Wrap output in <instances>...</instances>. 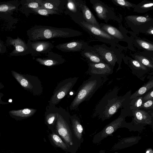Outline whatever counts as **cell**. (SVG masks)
I'll return each instance as SVG.
<instances>
[{
    "label": "cell",
    "mask_w": 153,
    "mask_h": 153,
    "mask_svg": "<svg viewBox=\"0 0 153 153\" xmlns=\"http://www.w3.org/2000/svg\"></svg>",
    "instance_id": "ee69618b"
},
{
    "label": "cell",
    "mask_w": 153,
    "mask_h": 153,
    "mask_svg": "<svg viewBox=\"0 0 153 153\" xmlns=\"http://www.w3.org/2000/svg\"><path fill=\"white\" fill-rule=\"evenodd\" d=\"M70 120L74 134L79 141L82 143L84 141L83 129L80 120L76 114L70 116Z\"/></svg>",
    "instance_id": "44dd1931"
},
{
    "label": "cell",
    "mask_w": 153,
    "mask_h": 153,
    "mask_svg": "<svg viewBox=\"0 0 153 153\" xmlns=\"http://www.w3.org/2000/svg\"><path fill=\"white\" fill-rule=\"evenodd\" d=\"M21 2L22 7L26 9L30 8V10L42 7L40 0H26Z\"/></svg>",
    "instance_id": "484cf974"
},
{
    "label": "cell",
    "mask_w": 153,
    "mask_h": 153,
    "mask_svg": "<svg viewBox=\"0 0 153 153\" xmlns=\"http://www.w3.org/2000/svg\"><path fill=\"white\" fill-rule=\"evenodd\" d=\"M36 110L33 108H25L23 109L13 110L9 111L10 116L15 119H22L29 117L33 115Z\"/></svg>",
    "instance_id": "603a6c76"
},
{
    "label": "cell",
    "mask_w": 153,
    "mask_h": 153,
    "mask_svg": "<svg viewBox=\"0 0 153 153\" xmlns=\"http://www.w3.org/2000/svg\"><path fill=\"white\" fill-rule=\"evenodd\" d=\"M27 44L30 54L34 56L45 54L54 47L53 43L49 41H32L28 39Z\"/></svg>",
    "instance_id": "8fae6325"
},
{
    "label": "cell",
    "mask_w": 153,
    "mask_h": 153,
    "mask_svg": "<svg viewBox=\"0 0 153 153\" xmlns=\"http://www.w3.org/2000/svg\"><path fill=\"white\" fill-rule=\"evenodd\" d=\"M153 107V99L149 100L143 102L140 108H144L146 109L152 108Z\"/></svg>",
    "instance_id": "d590c367"
},
{
    "label": "cell",
    "mask_w": 153,
    "mask_h": 153,
    "mask_svg": "<svg viewBox=\"0 0 153 153\" xmlns=\"http://www.w3.org/2000/svg\"><path fill=\"white\" fill-rule=\"evenodd\" d=\"M6 42L8 45L13 46L15 48L10 53L11 56H21L30 54L27 43L18 36L16 39L8 36Z\"/></svg>",
    "instance_id": "5bb4252c"
},
{
    "label": "cell",
    "mask_w": 153,
    "mask_h": 153,
    "mask_svg": "<svg viewBox=\"0 0 153 153\" xmlns=\"http://www.w3.org/2000/svg\"><path fill=\"white\" fill-rule=\"evenodd\" d=\"M152 109H153V107H152Z\"/></svg>",
    "instance_id": "b9f144b4"
},
{
    "label": "cell",
    "mask_w": 153,
    "mask_h": 153,
    "mask_svg": "<svg viewBox=\"0 0 153 153\" xmlns=\"http://www.w3.org/2000/svg\"><path fill=\"white\" fill-rule=\"evenodd\" d=\"M132 114L134 117L139 121L146 120L149 117V114L147 112L143 110L138 109L132 110Z\"/></svg>",
    "instance_id": "f546056e"
},
{
    "label": "cell",
    "mask_w": 153,
    "mask_h": 153,
    "mask_svg": "<svg viewBox=\"0 0 153 153\" xmlns=\"http://www.w3.org/2000/svg\"><path fill=\"white\" fill-rule=\"evenodd\" d=\"M85 21L88 23L100 28L98 22L92 12L86 4L85 1L77 0Z\"/></svg>",
    "instance_id": "e0dca14e"
},
{
    "label": "cell",
    "mask_w": 153,
    "mask_h": 153,
    "mask_svg": "<svg viewBox=\"0 0 153 153\" xmlns=\"http://www.w3.org/2000/svg\"><path fill=\"white\" fill-rule=\"evenodd\" d=\"M31 10L40 15L45 16H48L49 15L60 14L56 11L48 9L42 7L38 8L32 9Z\"/></svg>",
    "instance_id": "83f0119b"
},
{
    "label": "cell",
    "mask_w": 153,
    "mask_h": 153,
    "mask_svg": "<svg viewBox=\"0 0 153 153\" xmlns=\"http://www.w3.org/2000/svg\"><path fill=\"white\" fill-rule=\"evenodd\" d=\"M78 79L77 77L66 79L57 85L49 101V105L56 106L72 90Z\"/></svg>",
    "instance_id": "ba28073f"
},
{
    "label": "cell",
    "mask_w": 153,
    "mask_h": 153,
    "mask_svg": "<svg viewBox=\"0 0 153 153\" xmlns=\"http://www.w3.org/2000/svg\"><path fill=\"white\" fill-rule=\"evenodd\" d=\"M153 88V79L149 80L131 95L130 99L142 96Z\"/></svg>",
    "instance_id": "d4e9b609"
},
{
    "label": "cell",
    "mask_w": 153,
    "mask_h": 153,
    "mask_svg": "<svg viewBox=\"0 0 153 153\" xmlns=\"http://www.w3.org/2000/svg\"><path fill=\"white\" fill-rule=\"evenodd\" d=\"M88 45V43L84 41L76 40L60 44L55 47L64 52H81Z\"/></svg>",
    "instance_id": "2e32d148"
},
{
    "label": "cell",
    "mask_w": 153,
    "mask_h": 153,
    "mask_svg": "<svg viewBox=\"0 0 153 153\" xmlns=\"http://www.w3.org/2000/svg\"><path fill=\"white\" fill-rule=\"evenodd\" d=\"M17 5H14L13 2L1 3L0 12L1 13L11 12L17 8Z\"/></svg>",
    "instance_id": "4316f807"
},
{
    "label": "cell",
    "mask_w": 153,
    "mask_h": 153,
    "mask_svg": "<svg viewBox=\"0 0 153 153\" xmlns=\"http://www.w3.org/2000/svg\"><path fill=\"white\" fill-rule=\"evenodd\" d=\"M75 22L99 41L109 44L112 46H117L119 41L100 28L88 23L85 20L77 21Z\"/></svg>",
    "instance_id": "8992f818"
},
{
    "label": "cell",
    "mask_w": 153,
    "mask_h": 153,
    "mask_svg": "<svg viewBox=\"0 0 153 153\" xmlns=\"http://www.w3.org/2000/svg\"><path fill=\"white\" fill-rule=\"evenodd\" d=\"M131 62L133 66L139 69L144 71H146L147 69V67L137 60H131Z\"/></svg>",
    "instance_id": "e575fe53"
},
{
    "label": "cell",
    "mask_w": 153,
    "mask_h": 153,
    "mask_svg": "<svg viewBox=\"0 0 153 153\" xmlns=\"http://www.w3.org/2000/svg\"><path fill=\"white\" fill-rule=\"evenodd\" d=\"M153 99V89L146 93L143 97V102Z\"/></svg>",
    "instance_id": "8d00e7d4"
},
{
    "label": "cell",
    "mask_w": 153,
    "mask_h": 153,
    "mask_svg": "<svg viewBox=\"0 0 153 153\" xmlns=\"http://www.w3.org/2000/svg\"><path fill=\"white\" fill-rule=\"evenodd\" d=\"M135 58L137 61L146 67L153 68V64L149 60L145 57L142 56H136Z\"/></svg>",
    "instance_id": "1f68e13d"
},
{
    "label": "cell",
    "mask_w": 153,
    "mask_h": 153,
    "mask_svg": "<svg viewBox=\"0 0 153 153\" xmlns=\"http://www.w3.org/2000/svg\"><path fill=\"white\" fill-rule=\"evenodd\" d=\"M102 83V77L97 76H91L84 81L76 92L70 105V109H76L82 102L90 100Z\"/></svg>",
    "instance_id": "277c9868"
},
{
    "label": "cell",
    "mask_w": 153,
    "mask_h": 153,
    "mask_svg": "<svg viewBox=\"0 0 153 153\" xmlns=\"http://www.w3.org/2000/svg\"><path fill=\"white\" fill-rule=\"evenodd\" d=\"M126 18L128 20L131 22L134 21L135 22L137 23H144L148 20L146 17L142 16H127Z\"/></svg>",
    "instance_id": "4dcf8cb0"
},
{
    "label": "cell",
    "mask_w": 153,
    "mask_h": 153,
    "mask_svg": "<svg viewBox=\"0 0 153 153\" xmlns=\"http://www.w3.org/2000/svg\"><path fill=\"white\" fill-rule=\"evenodd\" d=\"M9 101V102H11L12 101V100L11 99H10Z\"/></svg>",
    "instance_id": "ab89813d"
},
{
    "label": "cell",
    "mask_w": 153,
    "mask_h": 153,
    "mask_svg": "<svg viewBox=\"0 0 153 153\" xmlns=\"http://www.w3.org/2000/svg\"><path fill=\"white\" fill-rule=\"evenodd\" d=\"M143 96L137 97L131 100L129 104L130 108L131 110L139 109L143 103Z\"/></svg>",
    "instance_id": "f1b7e54d"
},
{
    "label": "cell",
    "mask_w": 153,
    "mask_h": 153,
    "mask_svg": "<svg viewBox=\"0 0 153 153\" xmlns=\"http://www.w3.org/2000/svg\"><path fill=\"white\" fill-rule=\"evenodd\" d=\"M115 4L123 7H129L133 6L130 2L124 0H111Z\"/></svg>",
    "instance_id": "d6a6232c"
},
{
    "label": "cell",
    "mask_w": 153,
    "mask_h": 153,
    "mask_svg": "<svg viewBox=\"0 0 153 153\" xmlns=\"http://www.w3.org/2000/svg\"><path fill=\"white\" fill-rule=\"evenodd\" d=\"M50 137L51 140L56 147L70 152L69 149L67 145L54 130L52 131V133L50 135Z\"/></svg>",
    "instance_id": "cb8c5ba5"
},
{
    "label": "cell",
    "mask_w": 153,
    "mask_h": 153,
    "mask_svg": "<svg viewBox=\"0 0 153 153\" xmlns=\"http://www.w3.org/2000/svg\"><path fill=\"white\" fill-rule=\"evenodd\" d=\"M64 12L69 15L74 22L84 20L77 0H67Z\"/></svg>",
    "instance_id": "9a60e30c"
},
{
    "label": "cell",
    "mask_w": 153,
    "mask_h": 153,
    "mask_svg": "<svg viewBox=\"0 0 153 153\" xmlns=\"http://www.w3.org/2000/svg\"><path fill=\"white\" fill-rule=\"evenodd\" d=\"M88 74L91 76H97L102 78L111 74L113 72L114 67L104 62L88 63Z\"/></svg>",
    "instance_id": "7c38bea8"
},
{
    "label": "cell",
    "mask_w": 153,
    "mask_h": 153,
    "mask_svg": "<svg viewBox=\"0 0 153 153\" xmlns=\"http://www.w3.org/2000/svg\"><path fill=\"white\" fill-rule=\"evenodd\" d=\"M58 108L56 106L46 107L45 115V123L52 131H54L57 117Z\"/></svg>",
    "instance_id": "ac0fdd59"
},
{
    "label": "cell",
    "mask_w": 153,
    "mask_h": 153,
    "mask_svg": "<svg viewBox=\"0 0 153 153\" xmlns=\"http://www.w3.org/2000/svg\"><path fill=\"white\" fill-rule=\"evenodd\" d=\"M151 32L152 34H153V30H151Z\"/></svg>",
    "instance_id": "f35d334b"
},
{
    "label": "cell",
    "mask_w": 153,
    "mask_h": 153,
    "mask_svg": "<svg viewBox=\"0 0 153 153\" xmlns=\"http://www.w3.org/2000/svg\"><path fill=\"white\" fill-rule=\"evenodd\" d=\"M117 153L116 152V153Z\"/></svg>",
    "instance_id": "7bdbcfd3"
},
{
    "label": "cell",
    "mask_w": 153,
    "mask_h": 153,
    "mask_svg": "<svg viewBox=\"0 0 153 153\" xmlns=\"http://www.w3.org/2000/svg\"><path fill=\"white\" fill-rule=\"evenodd\" d=\"M138 44L146 50L153 51V45L141 40H136Z\"/></svg>",
    "instance_id": "836d02e7"
},
{
    "label": "cell",
    "mask_w": 153,
    "mask_h": 153,
    "mask_svg": "<svg viewBox=\"0 0 153 153\" xmlns=\"http://www.w3.org/2000/svg\"><path fill=\"white\" fill-rule=\"evenodd\" d=\"M126 109H122L120 115L116 119L106 125L100 131L94 136L92 140L94 143H98L113 134L117 130L123 126L127 113Z\"/></svg>",
    "instance_id": "9c48e42d"
},
{
    "label": "cell",
    "mask_w": 153,
    "mask_h": 153,
    "mask_svg": "<svg viewBox=\"0 0 153 153\" xmlns=\"http://www.w3.org/2000/svg\"><path fill=\"white\" fill-rule=\"evenodd\" d=\"M41 57H34L33 59L43 65L51 66L64 63L65 59L60 55L51 51Z\"/></svg>",
    "instance_id": "4fadbf2b"
},
{
    "label": "cell",
    "mask_w": 153,
    "mask_h": 153,
    "mask_svg": "<svg viewBox=\"0 0 153 153\" xmlns=\"http://www.w3.org/2000/svg\"><path fill=\"white\" fill-rule=\"evenodd\" d=\"M42 7L56 11L60 14L64 12L67 0H40Z\"/></svg>",
    "instance_id": "d6986e66"
},
{
    "label": "cell",
    "mask_w": 153,
    "mask_h": 153,
    "mask_svg": "<svg viewBox=\"0 0 153 153\" xmlns=\"http://www.w3.org/2000/svg\"><path fill=\"white\" fill-rule=\"evenodd\" d=\"M92 7L99 19L107 23L111 20L119 21L114 9L100 0H90Z\"/></svg>",
    "instance_id": "30bf717a"
},
{
    "label": "cell",
    "mask_w": 153,
    "mask_h": 153,
    "mask_svg": "<svg viewBox=\"0 0 153 153\" xmlns=\"http://www.w3.org/2000/svg\"><path fill=\"white\" fill-rule=\"evenodd\" d=\"M105 63L114 66L116 63L119 64L117 71L120 68L121 55L116 47H108L105 44L97 45L93 46Z\"/></svg>",
    "instance_id": "52a82bcc"
},
{
    "label": "cell",
    "mask_w": 153,
    "mask_h": 153,
    "mask_svg": "<svg viewBox=\"0 0 153 153\" xmlns=\"http://www.w3.org/2000/svg\"><path fill=\"white\" fill-rule=\"evenodd\" d=\"M149 151H147L146 152V153H149Z\"/></svg>",
    "instance_id": "60d3db41"
},
{
    "label": "cell",
    "mask_w": 153,
    "mask_h": 153,
    "mask_svg": "<svg viewBox=\"0 0 153 153\" xmlns=\"http://www.w3.org/2000/svg\"><path fill=\"white\" fill-rule=\"evenodd\" d=\"M153 6V3H148L142 5L141 8L142 9H148Z\"/></svg>",
    "instance_id": "74e56055"
},
{
    "label": "cell",
    "mask_w": 153,
    "mask_h": 153,
    "mask_svg": "<svg viewBox=\"0 0 153 153\" xmlns=\"http://www.w3.org/2000/svg\"><path fill=\"white\" fill-rule=\"evenodd\" d=\"M70 114L65 109L58 108L57 117L55 125V132L68 147L70 152L76 153L81 143L75 136L71 125Z\"/></svg>",
    "instance_id": "7a4b0ae2"
},
{
    "label": "cell",
    "mask_w": 153,
    "mask_h": 153,
    "mask_svg": "<svg viewBox=\"0 0 153 153\" xmlns=\"http://www.w3.org/2000/svg\"><path fill=\"white\" fill-rule=\"evenodd\" d=\"M13 76L19 83L25 89L34 95H40L43 91L41 82L35 76L23 74L12 71Z\"/></svg>",
    "instance_id": "5b68a950"
},
{
    "label": "cell",
    "mask_w": 153,
    "mask_h": 153,
    "mask_svg": "<svg viewBox=\"0 0 153 153\" xmlns=\"http://www.w3.org/2000/svg\"><path fill=\"white\" fill-rule=\"evenodd\" d=\"M81 54L85 58L88 63H105L93 46L88 45L81 52Z\"/></svg>",
    "instance_id": "ffe728a7"
},
{
    "label": "cell",
    "mask_w": 153,
    "mask_h": 153,
    "mask_svg": "<svg viewBox=\"0 0 153 153\" xmlns=\"http://www.w3.org/2000/svg\"><path fill=\"white\" fill-rule=\"evenodd\" d=\"M99 26L102 30L119 41L125 39V36L123 34L114 27L102 23L99 24Z\"/></svg>",
    "instance_id": "7402d4cb"
},
{
    "label": "cell",
    "mask_w": 153,
    "mask_h": 153,
    "mask_svg": "<svg viewBox=\"0 0 153 153\" xmlns=\"http://www.w3.org/2000/svg\"><path fill=\"white\" fill-rule=\"evenodd\" d=\"M27 35L32 41L78 36L82 33L78 30L65 28H58L44 25H35L28 29Z\"/></svg>",
    "instance_id": "3957f363"
},
{
    "label": "cell",
    "mask_w": 153,
    "mask_h": 153,
    "mask_svg": "<svg viewBox=\"0 0 153 153\" xmlns=\"http://www.w3.org/2000/svg\"><path fill=\"white\" fill-rule=\"evenodd\" d=\"M119 90L118 88L115 87L103 96L96 106L93 117L97 116L104 121L109 119L119 109H126L131 100V91L123 96H118Z\"/></svg>",
    "instance_id": "6da1fadb"
}]
</instances>
